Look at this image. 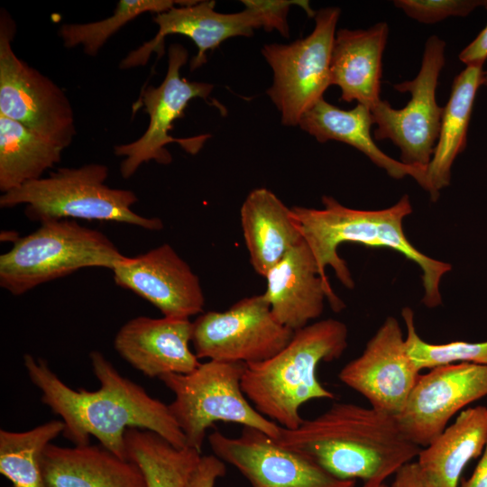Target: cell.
Wrapping results in <instances>:
<instances>
[{"label":"cell","instance_id":"34","mask_svg":"<svg viewBox=\"0 0 487 487\" xmlns=\"http://www.w3.org/2000/svg\"><path fill=\"white\" fill-rule=\"evenodd\" d=\"M459 60L466 66H483L487 60V24L460 53Z\"/></svg>","mask_w":487,"mask_h":487},{"label":"cell","instance_id":"36","mask_svg":"<svg viewBox=\"0 0 487 487\" xmlns=\"http://www.w3.org/2000/svg\"><path fill=\"white\" fill-rule=\"evenodd\" d=\"M458 487H487V443L471 477Z\"/></svg>","mask_w":487,"mask_h":487},{"label":"cell","instance_id":"12","mask_svg":"<svg viewBox=\"0 0 487 487\" xmlns=\"http://www.w3.org/2000/svg\"><path fill=\"white\" fill-rule=\"evenodd\" d=\"M293 335L274 317L262 293L225 311L199 314L192 322L191 343L199 360L250 364L271 358Z\"/></svg>","mask_w":487,"mask_h":487},{"label":"cell","instance_id":"17","mask_svg":"<svg viewBox=\"0 0 487 487\" xmlns=\"http://www.w3.org/2000/svg\"><path fill=\"white\" fill-rule=\"evenodd\" d=\"M215 1H195L193 4L156 14L153 22L159 30L154 38L131 51L120 63L121 69L144 66L152 52L163 53L164 41L170 34L189 38L198 48L189 69L196 70L207 62V52L212 51L225 40L253 35L262 27L260 15L250 9L232 14L216 11Z\"/></svg>","mask_w":487,"mask_h":487},{"label":"cell","instance_id":"3","mask_svg":"<svg viewBox=\"0 0 487 487\" xmlns=\"http://www.w3.org/2000/svg\"><path fill=\"white\" fill-rule=\"evenodd\" d=\"M322 204L323 208L298 206L291 208L303 239L325 279H327L326 267H331L345 287H354L347 263L337 253L341 244L386 247L400 253L421 269L423 304L432 308L442 303L441 279L451 271L452 266L425 255L407 239L403 220L412 213L408 195H404L395 205L380 210L350 208L329 196L322 198Z\"/></svg>","mask_w":487,"mask_h":487},{"label":"cell","instance_id":"27","mask_svg":"<svg viewBox=\"0 0 487 487\" xmlns=\"http://www.w3.org/2000/svg\"><path fill=\"white\" fill-rule=\"evenodd\" d=\"M126 458L142 470L147 487H187L200 451L177 447L153 431L130 427L124 434Z\"/></svg>","mask_w":487,"mask_h":487},{"label":"cell","instance_id":"37","mask_svg":"<svg viewBox=\"0 0 487 487\" xmlns=\"http://www.w3.org/2000/svg\"><path fill=\"white\" fill-rule=\"evenodd\" d=\"M487 86V70H483L481 78V86Z\"/></svg>","mask_w":487,"mask_h":487},{"label":"cell","instance_id":"26","mask_svg":"<svg viewBox=\"0 0 487 487\" xmlns=\"http://www.w3.org/2000/svg\"><path fill=\"white\" fill-rule=\"evenodd\" d=\"M64 149L25 125L0 115V191L4 194L42 178Z\"/></svg>","mask_w":487,"mask_h":487},{"label":"cell","instance_id":"15","mask_svg":"<svg viewBox=\"0 0 487 487\" xmlns=\"http://www.w3.org/2000/svg\"><path fill=\"white\" fill-rule=\"evenodd\" d=\"M420 371L409 358L399 321L388 317L363 353L339 372V380L361 394L370 407L397 417Z\"/></svg>","mask_w":487,"mask_h":487},{"label":"cell","instance_id":"19","mask_svg":"<svg viewBox=\"0 0 487 487\" xmlns=\"http://www.w3.org/2000/svg\"><path fill=\"white\" fill-rule=\"evenodd\" d=\"M189 318L139 316L124 323L114 339L117 354L133 368L150 378L188 373L199 364L189 348Z\"/></svg>","mask_w":487,"mask_h":487},{"label":"cell","instance_id":"2","mask_svg":"<svg viewBox=\"0 0 487 487\" xmlns=\"http://www.w3.org/2000/svg\"><path fill=\"white\" fill-rule=\"evenodd\" d=\"M341 480L380 485L413 462L422 447L401 430L397 418L372 407L335 402L274 439Z\"/></svg>","mask_w":487,"mask_h":487},{"label":"cell","instance_id":"31","mask_svg":"<svg viewBox=\"0 0 487 487\" xmlns=\"http://www.w3.org/2000/svg\"><path fill=\"white\" fill-rule=\"evenodd\" d=\"M393 4L409 18L426 24L450 16L464 17L477 7L487 9V0H396Z\"/></svg>","mask_w":487,"mask_h":487},{"label":"cell","instance_id":"1","mask_svg":"<svg viewBox=\"0 0 487 487\" xmlns=\"http://www.w3.org/2000/svg\"><path fill=\"white\" fill-rule=\"evenodd\" d=\"M96 391L68 386L46 360L23 355L31 382L41 400L64 423L63 436L74 446L90 444V436L116 455L126 458L124 434L130 427L155 432L177 447L187 446L169 405L151 396L143 387L123 376L99 351H91Z\"/></svg>","mask_w":487,"mask_h":487},{"label":"cell","instance_id":"29","mask_svg":"<svg viewBox=\"0 0 487 487\" xmlns=\"http://www.w3.org/2000/svg\"><path fill=\"white\" fill-rule=\"evenodd\" d=\"M195 1L176 0H120L113 15L87 23H64L59 36L68 49L81 46L88 56H96L107 41L123 26L144 13H162L176 5H188Z\"/></svg>","mask_w":487,"mask_h":487},{"label":"cell","instance_id":"4","mask_svg":"<svg viewBox=\"0 0 487 487\" xmlns=\"http://www.w3.org/2000/svg\"><path fill=\"white\" fill-rule=\"evenodd\" d=\"M348 345L346 325L327 318L294 332L289 343L271 358L246 364L242 390L266 418L287 429L304 420L299 409L306 402L334 399L317 376L320 363L339 359Z\"/></svg>","mask_w":487,"mask_h":487},{"label":"cell","instance_id":"11","mask_svg":"<svg viewBox=\"0 0 487 487\" xmlns=\"http://www.w3.org/2000/svg\"><path fill=\"white\" fill-rule=\"evenodd\" d=\"M446 42L436 35L426 43L421 67L411 80L393 85L400 93H409L410 99L401 109L381 100L372 109L373 139H389L400 151V161L427 170L432 158L441 125L444 107L436 99L440 72L445 65Z\"/></svg>","mask_w":487,"mask_h":487},{"label":"cell","instance_id":"9","mask_svg":"<svg viewBox=\"0 0 487 487\" xmlns=\"http://www.w3.org/2000/svg\"><path fill=\"white\" fill-rule=\"evenodd\" d=\"M340 14L338 7L320 9L308 36L289 44H266L262 49L273 72L267 94L286 126L299 125L303 115L331 86V55Z\"/></svg>","mask_w":487,"mask_h":487},{"label":"cell","instance_id":"18","mask_svg":"<svg viewBox=\"0 0 487 487\" xmlns=\"http://www.w3.org/2000/svg\"><path fill=\"white\" fill-rule=\"evenodd\" d=\"M263 293L274 317L297 331L319 317L326 299L335 312L345 308L318 269L316 259L304 239L292 248L264 276Z\"/></svg>","mask_w":487,"mask_h":487},{"label":"cell","instance_id":"8","mask_svg":"<svg viewBox=\"0 0 487 487\" xmlns=\"http://www.w3.org/2000/svg\"><path fill=\"white\" fill-rule=\"evenodd\" d=\"M16 24L0 12V115L14 120L67 149L77 129L65 92L51 78L22 60L13 50Z\"/></svg>","mask_w":487,"mask_h":487},{"label":"cell","instance_id":"5","mask_svg":"<svg viewBox=\"0 0 487 487\" xmlns=\"http://www.w3.org/2000/svg\"><path fill=\"white\" fill-rule=\"evenodd\" d=\"M108 168L102 163H87L78 168H60L48 177L29 181L0 197V207L24 205V215L34 222L84 219L117 222L159 231L163 222L145 217L132 209L138 201L129 189L113 188L106 184Z\"/></svg>","mask_w":487,"mask_h":487},{"label":"cell","instance_id":"10","mask_svg":"<svg viewBox=\"0 0 487 487\" xmlns=\"http://www.w3.org/2000/svg\"><path fill=\"white\" fill-rule=\"evenodd\" d=\"M188 59V50L179 43H173L168 50V68L163 81L158 86H149L142 91L139 103L149 115V124L137 140L116 145L114 152L124 157L120 173L124 179L131 178L145 162L154 161L170 164L172 157L166 149L170 143H178L191 155L197 154L211 137L203 133L187 138L170 134L175 120L184 116L188 104L195 98L207 100L214 85L207 82L188 81L180 77V69Z\"/></svg>","mask_w":487,"mask_h":487},{"label":"cell","instance_id":"21","mask_svg":"<svg viewBox=\"0 0 487 487\" xmlns=\"http://www.w3.org/2000/svg\"><path fill=\"white\" fill-rule=\"evenodd\" d=\"M47 487H147L133 461L100 444L60 446L50 444L41 456Z\"/></svg>","mask_w":487,"mask_h":487},{"label":"cell","instance_id":"28","mask_svg":"<svg viewBox=\"0 0 487 487\" xmlns=\"http://www.w3.org/2000/svg\"><path fill=\"white\" fill-rule=\"evenodd\" d=\"M53 419L26 431L0 430V473L14 487H47L41 470L45 448L63 433Z\"/></svg>","mask_w":487,"mask_h":487},{"label":"cell","instance_id":"23","mask_svg":"<svg viewBox=\"0 0 487 487\" xmlns=\"http://www.w3.org/2000/svg\"><path fill=\"white\" fill-rule=\"evenodd\" d=\"M374 124L371 109L357 104L344 110L323 98L301 117L299 126L319 142L336 141L353 146L393 179L412 177L426 189V169L407 165L384 153L371 134Z\"/></svg>","mask_w":487,"mask_h":487},{"label":"cell","instance_id":"13","mask_svg":"<svg viewBox=\"0 0 487 487\" xmlns=\"http://www.w3.org/2000/svg\"><path fill=\"white\" fill-rule=\"evenodd\" d=\"M213 455L234 466L251 487H355L310 459L280 446L264 432L243 427L236 437L219 431L208 435Z\"/></svg>","mask_w":487,"mask_h":487},{"label":"cell","instance_id":"25","mask_svg":"<svg viewBox=\"0 0 487 487\" xmlns=\"http://www.w3.org/2000/svg\"><path fill=\"white\" fill-rule=\"evenodd\" d=\"M483 66H466L454 79L444 106L438 139L426 170V190L432 201L449 185L452 165L466 147L467 132Z\"/></svg>","mask_w":487,"mask_h":487},{"label":"cell","instance_id":"14","mask_svg":"<svg viewBox=\"0 0 487 487\" xmlns=\"http://www.w3.org/2000/svg\"><path fill=\"white\" fill-rule=\"evenodd\" d=\"M487 396V364L455 363L420 374L396 417L403 433L420 447L427 446L450 419Z\"/></svg>","mask_w":487,"mask_h":487},{"label":"cell","instance_id":"6","mask_svg":"<svg viewBox=\"0 0 487 487\" xmlns=\"http://www.w3.org/2000/svg\"><path fill=\"white\" fill-rule=\"evenodd\" d=\"M126 257L100 231L71 219L50 220L0 256V286L20 296L83 268L112 271Z\"/></svg>","mask_w":487,"mask_h":487},{"label":"cell","instance_id":"33","mask_svg":"<svg viewBox=\"0 0 487 487\" xmlns=\"http://www.w3.org/2000/svg\"><path fill=\"white\" fill-rule=\"evenodd\" d=\"M226 473L225 463L215 455L201 456L190 475L187 487H216L219 478Z\"/></svg>","mask_w":487,"mask_h":487},{"label":"cell","instance_id":"7","mask_svg":"<svg viewBox=\"0 0 487 487\" xmlns=\"http://www.w3.org/2000/svg\"><path fill=\"white\" fill-rule=\"evenodd\" d=\"M246 364L208 360L188 373L159 378L174 394L168 404L186 445L201 452L207 430L216 422L259 429L276 439L280 427L250 403L242 390Z\"/></svg>","mask_w":487,"mask_h":487},{"label":"cell","instance_id":"38","mask_svg":"<svg viewBox=\"0 0 487 487\" xmlns=\"http://www.w3.org/2000/svg\"><path fill=\"white\" fill-rule=\"evenodd\" d=\"M363 487H390V486L384 482L380 485H372L368 483H363Z\"/></svg>","mask_w":487,"mask_h":487},{"label":"cell","instance_id":"24","mask_svg":"<svg viewBox=\"0 0 487 487\" xmlns=\"http://www.w3.org/2000/svg\"><path fill=\"white\" fill-rule=\"evenodd\" d=\"M486 443L487 407L466 408L420 450L416 463L432 487H458L464 467Z\"/></svg>","mask_w":487,"mask_h":487},{"label":"cell","instance_id":"35","mask_svg":"<svg viewBox=\"0 0 487 487\" xmlns=\"http://www.w3.org/2000/svg\"><path fill=\"white\" fill-rule=\"evenodd\" d=\"M390 487H432L421 473L416 461L402 466L395 474Z\"/></svg>","mask_w":487,"mask_h":487},{"label":"cell","instance_id":"30","mask_svg":"<svg viewBox=\"0 0 487 487\" xmlns=\"http://www.w3.org/2000/svg\"><path fill=\"white\" fill-rule=\"evenodd\" d=\"M401 315L407 330L406 351L420 372L423 369L462 363L487 364V341L430 344L424 341L417 333L413 310L406 307L402 309Z\"/></svg>","mask_w":487,"mask_h":487},{"label":"cell","instance_id":"22","mask_svg":"<svg viewBox=\"0 0 487 487\" xmlns=\"http://www.w3.org/2000/svg\"><path fill=\"white\" fill-rule=\"evenodd\" d=\"M240 221L251 264L262 277L303 240L292 208L265 188L247 195Z\"/></svg>","mask_w":487,"mask_h":487},{"label":"cell","instance_id":"20","mask_svg":"<svg viewBox=\"0 0 487 487\" xmlns=\"http://www.w3.org/2000/svg\"><path fill=\"white\" fill-rule=\"evenodd\" d=\"M389 25L381 22L367 30L336 32L330 63V82L341 90V100L357 101L372 109L381 99L382 55Z\"/></svg>","mask_w":487,"mask_h":487},{"label":"cell","instance_id":"32","mask_svg":"<svg viewBox=\"0 0 487 487\" xmlns=\"http://www.w3.org/2000/svg\"><path fill=\"white\" fill-rule=\"evenodd\" d=\"M245 8L256 12L261 18L262 27L266 32L278 31L282 36L289 37L287 16L293 5L300 6L309 17H315V12L308 1L302 0H243Z\"/></svg>","mask_w":487,"mask_h":487},{"label":"cell","instance_id":"16","mask_svg":"<svg viewBox=\"0 0 487 487\" xmlns=\"http://www.w3.org/2000/svg\"><path fill=\"white\" fill-rule=\"evenodd\" d=\"M112 271L119 287L152 303L163 317L189 318L203 313L199 278L169 244L126 257Z\"/></svg>","mask_w":487,"mask_h":487}]
</instances>
